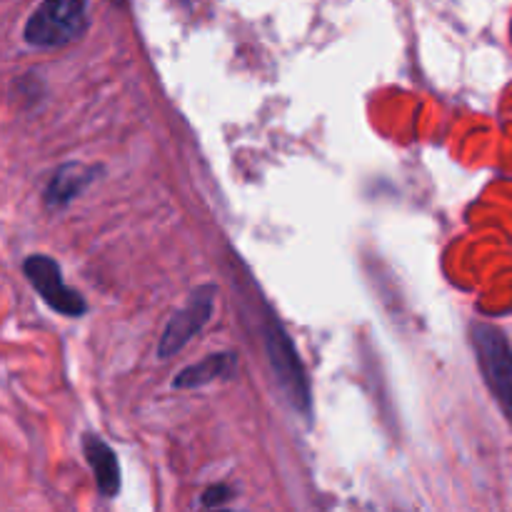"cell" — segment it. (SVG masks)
Instances as JSON below:
<instances>
[{"mask_svg":"<svg viewBox=\"0 0 512 512\" xmlns=\"http://www.w3.org/2000/svg\"><path fill=\"white\" fill-rule=\"evenodd\" d=\"M83 453L88 465L95 473V483H98L100 495L105 498H115L120 490V468L118 458H115L113 448L98 435H85L83 438Z\"/></svg>","mask_w":512,"mask_h":512,"instance_id":"cell-6","label":"cell"},{"mask_svg":"<svg viewBox=\"0 0 512 512\" xmlns=\"http://www.w3.org/2000/svg\"><path fill=\"white\" fill-rule=\"evenodd\" d=\"M93 178V168H85V165L80 163L63 165V168L55 170L50 183L45 185V205H48V208H65V205L73 203V200L88 188Z\"/></svg>","mask_w":512,"mask_h":512,"instance_id":"cell-8","label":"cell"},{"mask_svg":"<svg viewBox=\"0 0 512 512\" xmlns=\"http://www.w3.org/2000/svg\"><path fill=\"white\" fill-rule=\"evenodd\" d=\"M23 273L28 283L33 285L35 293L55 310V313L65 315V318H83L88 303L78 290L65 285L60 265L48 255H30L23 263Z\"/></svg>","mask_w":512,"mask_h":512,"instance_id":"cell-4","label":"cell"},{"mask_svg":"<svg viewBox=\"0 0 512 512\" xmlns=\"http://www.w3.org/2000/svg\"><path fill=\"white\" fill-rule=\"evenodd\" d=\"M235 370H238V355L235 353H213L208 358H203L200 363L188 365L178 373V378L173 380V385L178 390H193L203 388V385L215 383V380L233 378Z\"/></svg>","mask_w":512,"mask_h":512,"instance_id":"cell-7","label":"cell"},{"mask_svg":"<svg viewBox=\"0 0 512 512\" xmlns=\"http://www.w3.org/2000/svg\"><path fill=\"white\" fill-rule=\"evenodd\" d=\"M215 310V288L213 285H203V288L193 290L188 303L170 318L165 325V333L158 343L160 358H170L178 350H183L205 325L210 323Z\"/></svg>","mask_w":512,"mask_h":512,"instance_id":"cell-5","label":"cell"},{"mask_svg":"<svg viewBox=\"0 0 512 512\" xmlns=\"http://www.w3.org/2000/svg\"><path fill=\"white\" fill-rule=\"evenodd\" d=\"M88 28V0H43L25 23L23 38L33 48H65Z\"/></svg>","mask_w":512,"mask_h":512,"instance_id":"cell-1","label":"cell"},{"mask_svg":"<svg viewBox=\"0 0 512 512\" xmlns=\"http://www.w3.org/2000/svg\"><path fill=\"white\" fill-rule=\"evenodd\" d=\"M470 338L485 383L493 390L495 400L512 425V348L508 338L503 330L488 323H475Z\"/></svg>","mask_w":512,"mask_h":512,"instance_id":"cell-2","label":"cell"},{"mask_svg":"<svg viewBox=\"0 0 512 512\" xmlns=\"http://www.w3.org/2000/svg\"><path fill=\"white\" fill-rule=\"evenodd\" d=\"M113 3H115V5H123V3H125V0H113Z\"/></svg>","mask_w":512,"mask_h":512,"instance_id":"cell-10","label":"cell"},{"mask_svg":"<svg viewBox=\"0 0 512 512\" xmlns=\"http://www.w3.org/2000/svg\"><path fill=\"white\" fill-rule=\"evenodd\" d=\"M265 350H268V360L273 365V373L278 385L283 388L285 398L290 400L298 413H310V385L308 375H305L303 363L298 358L293 340L285 335V330L278 323L268 325L265 333Z\"/></svg>","mask_w":512,"mask_h":512,"instance_id":"cell-3","label":"cell"},{"mask_svg":"<svg viewBox=\"0 0 512 512\" xmlns=\"http://www.w3.org/2000/svg\"><path fill=\"white\" fill-rule=\"evenodd\" d=\"M233 495L235 493L228 488V485H213V488H208L203 493V508H215V505L228 503Z\"/></svg>","mask_w":512,"mask_h":512,"instance_id":"cell-9","label":"cell"}]
</instances>
